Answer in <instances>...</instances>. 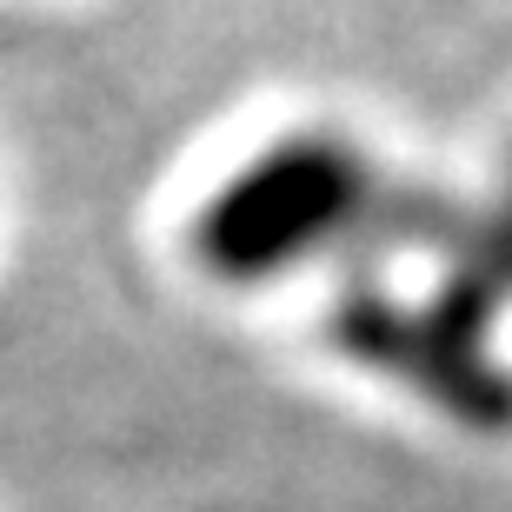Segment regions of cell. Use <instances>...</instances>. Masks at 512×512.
I'll use <instances>...</instances> for the list:
<instances>
[{"instance_id": "6da1fadb", "label": "cell", "mask_w": 512, "mask_h": 512, "mask_svg": "<svg viewBox=\"0 0 512 512\" xmlns=\"http://www.w3.org/2000/svg\"><path fill=\"white\" fill-rule=\"evenodd\" d=\"M346 193H353V173H346L340 153L326 147H286L260 167H247L220 200H213L207 227V260L227 266V273H266L280 266L286 253L313 247L333 220H340Z\"/></svg>"}]
</instances>
